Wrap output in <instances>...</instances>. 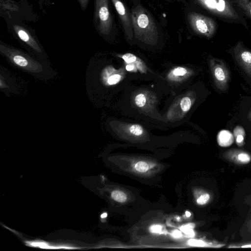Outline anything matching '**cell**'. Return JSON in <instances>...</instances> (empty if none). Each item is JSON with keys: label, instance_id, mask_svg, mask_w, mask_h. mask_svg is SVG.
<instances>
[{"label": "cell", "instance_id": "6da1fadb", "mask_svg": "<svg viewBox=\"0 0 251 251\" xmlns=\"http://www.w3.org/2000/svg\"><path fill=\"white\" fill-rule=\"evenodd\" d=\"M131 0L133 39L148 45L158 43L163 38L160 24L141 0Z\"/></svg>", "mask_w": 251, "mask_h": 251}, {"label": "cell", "instance_id": "7a4b0ae2", "mask_svg": "<svg viewBox=\"0 0 251 251\" xmlns=\"http://www.w3.org/2000/svg\"><path fill=\"white\" fill-rule=\"evenodd\" d=\"M189 3L221 21L248 28L244 14L231 0H189Z\"/></svg>", "mask_w": 251, "mask_h": 251}, {"label": "cell", "instance_id": "3957f363", "mask_svg": "<svg viewBox=\"0 0 251 251\" xmlns=\"http://www.w3.org/2000/svg\"><path fill=\"white\" fill-rule=\"evenodd\" d=\"M188 2L185 4L184 15L189 32L197 36L210 39L216 33L218 25L215 20Z\"/></svg>", "mask_w": 251, "mask_h": 251}, {"label": "cell", "instance_id": "277c9868", "mask_svg": "<svg viewBox=\"0 0 251 251\" xmlns=\"http://www.w3.org/2000/svg\"><path fill=\"white\" fill-rule=\"evenodd\" d=\"M93 22L95 28L103 38L110 40L118 33L109 7V0H95Z\"/></svg>", "mask_w": 251, "mask_h": 251}, {"label": "cell", "instance_id": "5b68a950", "mask_svg": "<svg viewBox=\"0 0 251 251\" xmlns=\"http://www.w3.org/2000/svg\"><path fill=\"white\" fill-rule=\"evenodd\" d=\"M7 26L13 34L21 41L36 52L43 53L42 47L32 28L22 21L11 23L7 24Z\"/></svg>", "mask_w": 251, "mask_h": 251}, {"label": "cell", "instance_id": "8992f818", "mask_svg": "<svg viewBox=\"0 0 251 251\" xmlns=\"http://www.w3.org/2000/svg\"><path fill=\"white\" fill-rule=\"evenodd\" d=\"M0 52L16 65L32 72H39L42 70L41 65L37 64L28 56L21 51L6 46L0 43Z\"/></svg>", "mask_w": 251, "mask_h": 251}, {"label": "cell", "instance_id": "52a82bcc", "mask_svg": "<svg viewBox=\"0 0 251 251\" xmlns=\"http://www.w3.org/2000/svg\"><path fill=\"white\" fill-rule=\"evenodd\" d=\"M116 11L126 39L128 41L133 40L131 14L130 10L122 0H110Z\"/></svg>", "mask_w": 251, "mask_h": 251}, {"label": "cell", "instance_id": "ba28073f", "mask_svg": "<svg viewBox=\"0 0 251 251\" xmlns=\"http://www.w3.org/2000/svg\"><path fill=\"white\" fill-rule=\"evenodd\" d=\"M210 68L215 86L221 91L226 90L228 87L230 73L224 61L213 58L210 61Z\"/></svg>", "mask_w": 251, "mask_h": 251}, {"label": "cell", "instance_id": "9c48e42d", "mask_svg": "<svg viewBox=\"0 0 251 251\" xmlns=\"http://www.w3.org/2000/svg\"><path fill=\"white\" fill-rule=\"evenodd\" d=\"M233 52L237 62L251 77V51L246 48L242 42L238 41L233 47Z\"/></svg>", "mask_w": 251, "mask_h": 251}, {"label": "cell", "instance_id": "30bf717a", "mask_svg": "<svg viewBox=\"0 0 251 251\" xmlns=\"http://www.w3.org/2000/svg\"><path fill=\"white\" fill-rule=\"evenodd\" d=\"M25 243L29 247L39 248L43 249H77L75 246L69 244H52L47 242L41 240L26 241Z\"/></svg>", "mask_w": 251, "mask_h": 251}, {"label": "cell", "instance_id": "8fae6325", "mask_svg": "<svg viewBox=\"0 0 251 251\" xmlns=\"http://www.w3.org/2000/svg\"><path fill=\"white\" fill-rule=\"evenodd\" d=\"M234 138L233 134L229 130L223 129L218 133L217 142L220 146L227 147L233 144Z\"/></svg>", "mask_w": 251, "mask_h": 251}, {"label": "cell", "instance_id": "7c38bea8", "mask_svg": "<svg viewBox=\"0 0 251 251\" xmlns=\"http://www.w3.org/2000/svg\"><path fill=\"white\" fill-rule=\"evenodd\" d=\"M244 15L251 20V0H231Z\"/></svg>", "mask_w": 251, "mask_h": 251}, {"label": "cell", "instance_id": "4fadbf2b", "mask_svg": "<svg viewBox=\"0 0 251 251\" xmlns=\"http://www.w3.org/2000/svg\"><path fill=\"white\" fill-rule=\"evenodd\" d=\"M245 135V131L243 127L238 125L234 127L233 136L238 146H242L244 145Z\"/></svg>", "mask_w": 251, "mask_h": 251}, {"label": "cell", "instance_id": "5bb4252c", "mask_svg": "<svg viewBox=\"0 0 251 251\" xmlns=\"http://www.w3.org/2000/svg\"><path fill=\"white\" fill-rule=\"evenodd\" d=\"M111 196L114 200L120 202L125 201L127 198L125 193L119 190L113 191Z\"/></svg>", "mask_w": 251, "mask_h": 251}, {"label": "cell", "instance_id": "9a60e30c", "mask_svg": "<svg viewBox=\"0 0 251 251\" xmlns=\"http://www.w3.org/2000/svg\"><path fill=\"white\" fill-rule=\"evenodd\" d=\"M191 105L190 99L187 97H184L181 100V108L184 111H187L189 110Z\"/></svg>", "mask_w": 251, "mask_h": 251}, {"label": "cell", "instance_id": "2e32d148", "mask_svg": "<svg viewBox=\"0 0 251 251\" xmlns=\"http://www.w3.org/2000/svg\"><path fill=\"white\" fill-rule=\"evenodd\" d=\"M135 168L139 172H146L149 169V165L145 162L139 161L135 164Z\"/></svg>", "mask_w": 251, "mask_h": 251}, {"label": "cell", "instance_id": "e0dca14e", "mask_svg": "<svg viewBox=\"0 0 251 251\" xmlns=\"http://www.w3.org/2000/svg\"><path fill=\"white\" fill-rule=\"evenodd\" d=\"M130 131L133 134L139 136L143 133L142 127L139 125H133L129 128Z\"/></svg>", "mask_w": 251, "mask_h": 251}, {"label": "cell", "instance_id": "ac0fdd59", "mask_svg": "<svg viewBox=\"0 0 251 251\" xmlns=\"http://www.w3.org/2000/svg\"><path fill=\"white\" fill-rule=\"evenodd\" d=\"M146 98L143 94H139L135 98V103L139 107L143 106L146 103Z\"/></svg>", "mask_w": 251, "mask_h": 251}, {"label": "cell", "instance_id": "d6986e66", "mask_svg": "<svg viewBox=\"0 0 251 251\" xmlns=\"http://www.w3.org/2000/svg\"><path fill=\"white\" fill-rule=\"evenodd\" d=\"M238 159L241 162L247 163L251 160V156L246 152H241L238 154Z\"/></svg>", "mask_w": 251, "mask_h": 251}, {"label": "cell", "instance_id": "ffe728a7", "mask_svg": "<svg viewBox=\"0 0 251 251\" xmlns=\"http://www.w3.org/2000/svg\"><path fill=\"white\" fill-rule=\"evenodd\" d=\"M122 58L126 63H131L136 60V56L132 53H126L122 56Z\"/></svg>", "mask_w": 251, "mask_h": 251}, {"label": "cell", "instance_id": "44dd1931", "mask_svg": "<svg viewBox=\"0 0 251 251\" xmlns=\"http://www.w3.org/2000/svg\"><path fill=\"white\" fill-rule=\"evenodd\" d=\"M210 196L208 194H204L201 196L197 200L198 204L203 205L205 204L209 200Z\"/></svg>", "mask_w": 251, "mask_h": 251}, {"label": "cell", "instance_id": "7402d4cb", "mask_svg": "<svg viewBox=\"0 0 251 251\" xmlns=\"http://www.w3.org/2000/svg\"><path fill=\"white\" fill-rule=\"evenodd\" d=\"M121 79V75H114L110 76L107 80V82L110 85H113L118 83Z\"/></svg>", "mask_w": 251, "mask_h": 251}, {"label": "cell", "instance_id": "603a6c76", "mask_svg": "<svg viewBox=\"0 0 251 251\" xmlns=\"http://www.w3.org/2000/svg\"><path fill=\"white\" fill-rule=\"evenodd\" d=\"M188 244L191 246L202 247L205 245L204 242L200 240L192 239L188 241Z\"/></svg>", "mask_w": 251, "mask_h": 251}, {"label": "cell", "instance_id": "cb8c5ba5", "mask_svg": "<svg viewBox=\"0 0 251 251\" xmlns=\"http://www.w3.org/2000/svg\"><path fill=\"white\" fill-rule=\"evenodd\" d=\"M191 227H192L190 225H188L184 226H182L181 227V230L183 231L185 233L188 234L189 235H191V236H193L194 235V232L191 229Z\"/></svg>", "mask_w": 251, "mask_h": 251}, {"label": "cell", "instance_id": "d4e9b609", "mask_svg": "<svg viewBox=\"0 0 251 251\" xmlns=\"http://www.w3.org/2000/svg\"><path fill=\"white\" fill-rule=\"evenodd\" d=\"M186 73V70L182 67H178L174 71V74L176 75H183Z\"/></svg>", "mask_w": 251, "mask_h": 251}, {"label": "cell", "instance_id": "484cf974", "mask_svg": "<svg viewBox=\"0 0 251 251\" xmlns=\"http://www.w3.org/2000/svg\"><path fill=\"white\" fill-rule=\"evenodd\" d=\"M82 10L85 11L88 6L89 0H77Z\"/></svg>", "mask_w": 251, "mask_h": 251}, {"label": "cell", "instance_id": "4316f807", "mask_svg": "<svg viewBox=\"0 0 251 251\" xmlns=\"http://www.w3.org/2000/svg\"><path fill=\"white\" fill-rule=\"evenodd\" d=\"M162 226L158 225H154L151 226L150 228L151 232L153 233H160L161 232Z\"/></svg>", "mask_w": 251, "mask_h": 251}, {"label": "cell", "instance_id": "83f0119b", "mask_svg": "<svg viewBox=\"0 0 251 251\" xmlns=\"http://www.w3.org/2000/svg\"><path fill=\"white\" fill-rule=\"evenodd\" d=\"M164 0V1H167V2H179V3H182L183 4H184L185 5L188 3L187 0Z\"/></svg>", "mask_w": 251, "mask_h": 251}, {"label": "cell", "instance_id": "f1b7e54d", "mask_svg": "<svg viewBox=\"0 0 251 251\" xmlns=\"http://www.w3.org/2000/svg\"><path fill=\"white\" fill-rule=\"evenodd\" d=\"M172 235L175 238H179L181 236V233L180 231L178 230H175L172 233Z\"/></svg>", "mask_w": 251, "mask_h": 251}, {"label": "cell", "instance_id": "f546056e", "mask_svg": "<svg viewBox=\"0 0 251 251\" xmlns=\"http://www.w3.org/2000/svg\"><path fill=\"white\" fill-rule=\"evenodd\" d=\"M126 70L131 71L134 69V66H133V65H129L126 66Z\"/></svg>", "mask_w": 251, "mask_h": 251}, {"label": "cell", "instance_id": "4dcf8cb0", "mask_svg": "<svg viewBox=\"0 0 251 251\" xmlns=\"http://www.w3.org/2000/svg\"><path fill=\"white\" fill-rule=\"evenodd\" d=\"M248 118L249 121H251V109L249 111V113L248 114Z\"/></svg>", "mask_w": 251, "mask_h": 251}, {"label": "cell", "instance_id": "1f68e13d", "mask_svg": "<svg viewBox=\"0 0 251 251\" xmlns=\"http://www.w3.org/2000/svg\"><path fill=\"white\" fill-rule=\"evenodd\" d=\"M107 214L106 213H104L101 215V218H105L107 217Z\"/></svg>", "mask_w": 251, "mask_h": 251}, {"label": "cell", "instance_id": "d6a6232c", "mask_svg": "<svg viewBox=\"0 0 251 251\" xmlns=\"http://www.w3.org/2000/svg\"><path fill=\"white\" fill-rule=\"evenodd\" d=\"M242 248H251V245H247L242 246Z\"/></svg>", "mask_w": 251, "mask_h": 251}, {"label": "cell", "instance_id": "836d02e7", "mask_svg": "<svg viewBox=\"0 0 251 251\" xmlns=\"http://www.w3.org/2000/svg\"><path fill=\"white\" fill-rule=\"evenodd\" d=\"M185 213L187 217H190L191 216V213L189 211H186Z\"/></svg>", "mask_w": 251, "mask_h": 251}, {"label": "cell", "instance_id": "e575fe53", "mask_svg": "<svg viewBox=\"0 0 251 251\" xmlns=\"http://www.w3.org/2000/svg\"><path fill=\"white\" fill-rule=\"evenodd\" d=\"M40 0V3H42L43 1V0Z\"/></svg>", "mask_w": 251, "mask_h": 251}]
</instances>
